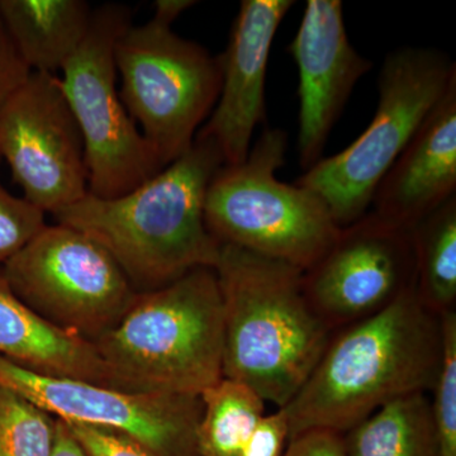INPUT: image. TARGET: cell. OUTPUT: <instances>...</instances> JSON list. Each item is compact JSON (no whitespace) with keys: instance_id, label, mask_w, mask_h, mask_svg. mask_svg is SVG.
Instances as JSON below:
<instances>
[{"instance_id":"obj_10","label":"cell","mask_w":456,"mask_h":456,"mask_svg":"<svg viewBox=\"0 0 456 456\" xmlns=\"http://www.w3.org/2000/svg\"><path fill=\"white\" fill-rule=\"evenodd\" d=\"M0 156L42 212L55 215L89 193L82 132L57 75L31 73L2 104Z\"/></svg>"},{"instance_id":"obj_29","label":"cell","mask_w":456,"mask_h":456,"mask_svg":"<svg viewBox=\"0 0 456 456\" xmlns=\"http://www.w3.org/2000/svg\"><path fill=\"white\" fill-rule=\"evenodd\" d=\"M51 456H86L69 426L60 419H57L55 446Z\"/></svg>"},{"instance_id":"obj_16","label":"cell","mask_w":456,"mask_h":456,"mask_svg":"<svg viewBox=\"0 0 456 456\" xmlns=\"http://www.w3.org/2000/svg\"><path fill=\"white\" fill-rule=\"evenodd\" d=\"M0 356L36 374L108 386L106 368L94 344L36 314L2 275Z\"/></svg>"},{"instance_id":"obj_1","label":"cell","mask_w":456,"mask_h":456,"mask_svg":"<svg viewBox=\"0 0 456 456\" xmlns=\"http://www.w3.org/2000/svg\"><path fill=\"white\" fill-rule=\"evenodd\" d=\"M443 354L441 316L419 302L416 290L338 330L283 407L289 440L312 430L344 435L395 399L431 392Z\"/></svg>"},{"instance_id":"obj_15","label":"cell","mask_w":456,"mask_h":456,"mask_svg":"<svg viewBox=\"0 0 456 456\" xmlns=\"http://www.w3.org/2000/svg\"><path fill=\"white\" fill-rule=\"evenodd\" d=\"M456 196V77L375 191L373 212L411 231Z\"/></svg>"},{"instance_id":"obj_28","label":"cell","mask_w":456,"mask_h":456,"mask_svg":"<svg viewBox=\"0 0 456 456\" xmlns=\"http://www.w3.org/2000/svg\"><path fill=\"white\" fill-rule=\"evenodd\" d=\"M194 0H156L154 17L151 20L165 27H171L180 14L196 5Z\"/></svg>"},{"instance_id":"obj_20","label":"cell","mask_w":456,"mask_h":456,"mask_svg":"<svg viewBox=\"0 0 456 456\" xmlns=\"http://www.w3.org/2000/svg\"><path fill=\"white\" fill-rule=\"evenodd\" d=\"M202 419L197 430L200 456H241L261 417L265 402L253 389L224 379L200 395Z\"/></svg>"},{"instance_id":"obj_4","label":"cell","mask_w":456,"mask_h":456,"mask_svg":"<svg viewBox=\"0 0 456 456\" xmlns=\"http://www.w3.org/2000/svg\"><path fill=\"white\" fill-rule=\"evenodd\" d=\"M93 344L108 387L202 395L224 379V308L215 269L196 268L137 293L117 325Z\"/></svg>"},{"instance_id":"obj_27","label":"cell","mask_w":456,"mask_h":456,"mask_svg":"<svg viewBox=\"0 0 456 456\" xmlns=\"http://www.w3.org/2000/svg\"><path fill=\"white\" fill-rule=\"evenodd\" d=\"M284 456H346L344 436L327 430L303 432L288 441Z\"/></svg>"},{"instance_id":"obj_24","label":"cell","mask_w":456,"mask_h":456,"mask_svg":"<svg viewBox=\"0 0 456 456\" xmlns=\"http://www.w3.org/2000/svg\"><path fill=\"white\" fill-rule=\"evenodd\" d=\"M66 425L73 432L86 456H158L139 441L121 432L93 426Z\"/></svg>"},{"instance_id":"obj_3","label":"cell","mask_w":456,"mask_h":456,"mask_svg":"<svg viewBox=\"0 0 456 456\" xmlns=\"http://www.w3.org/2000/svg\"><path fill=\"white\" fill-rule=\"evenodd\" d=\"M224 308V378L283 408L334 332L311 307L303 270L232 245L215 266Z\"/></svg>"},{"instance_id":"obj_11","label":"cell","mask_w":456,"mask_h":456,"mask_svg":"<svg viewBox=\"0 0 456 456\" xmlns=\"http://www.w3.org/2000/svg\"><path fill=\"white\" fill-rule=\"evenodd\" d=\"M0 386L70 425L121 432L158 456H200V395L126 392L103 384L47 377L0 356Z\"/></svg>"},{"instance_id":"obj_21","label":"cell","mask_w":456,"mask_h":456,"mask_svg":"<svg viewBox=\"0 0 456 456\" xmlns=\"http://www.w3.org/2000/svg\"><path fill=\"white\" fill-rule=\"evenodd\" d=\"M57 419L0 386V456H51Z\"/></svg>"},{"instance_id":"obj_19","label":"cell","mask_w":456,"mask_h":456,"mask_svg":"<svg viewBox=\"0 0 456 456\" xmlns=\"http://www.w3.org/2000/svg\"><path fill=\"white\" fill-rule=\"evenodd\" d=\"M416 294L437 316L456 311V196L411 230Z\"/></svg>"},{"instance_id":"obj_14","label":"cell","mask_w":456,"mask_h":456,"mask_svg":"<svg viewBox=\"0 0 456 456\" xmlns=\"http://www.w3.org/2000/svg\"><path fill=\"white\" fill-rule=\"evenodd\" d=\"M293 0H244L226 53H222L220 97L197 137L212 141L224 165L241 164L254 132L265 121V80L275 33Z\"/></svg>"},{"instance_id":"obj_9","label":"cell","mask_w":456,"mask_h":456,"mask_svg":"<svg viewBox=\"0 0 456 456\" xmlns=\"http://www.w3.org/2000/svg\"><path fill=\"white\" fill-rule=\"evenodd\" d=\"M0 275L36 314L92 342L117 325L137 294L103 246L60 224H46Z\"/></svg>"},{"instance_id":"obj_5","label":"cell","mask_w":456,"mask_h":456,"mask_svg":"<svg viewBox=\"0 0 456 456\" xmlns=\"http://www.w3.org/2000/svg\"><path fill=\"white\" fill-rule=\"evenodd\" d=\"M287 146L283 130L265 128L241 164L224 165L207 189L204 220L221 245L305 272L331 248L341 227L316 193L277 178Z\"/></svg>"},{"instance_id":"obj_12","label":"cell","mask_w":456,"mask_h":456,"mask_svg":"<svg viewBox=\"0 0 456 456\" xmlns=\"http://www.w3.org/2000/svg\"><path fill=\"white\" fill-rule=\"evenodd\" d=\"M303 287L332 332L379 314L416 290L411 231L368 212L341 227L327 253L303 273Z\"/></svg>"},{"instance_id":"obj_6","label":"cell","mask_w":456,"mask_h":456,"mask_svg":"<svg viewBox=\"0 0 456 456\" xmlns=\"http://www.w3.org/2000/svg\"><path fill=\"white\" fill-rule=\"evenodd\" d=\"M455 77V62L443 51L421 46L393 51L380 69L377 110L367 130L338 154L321 159L296 184L316 193L338 227L358 221Z\"/></svg>"},{"instance_id":"obj_26","label":"cell","mask_w":456,"mask_h":456,"mask_svg":"<svg viewBox=\"0 0 456 456\" xmlns=\"http://www.w3.org/2000/svg\"><path fill=\"white\" fill-rule=\"evenodd\" d=\"M31 73L0 16V107L28 79Z\"/></svg>"},{"instance_id":"obj_13","label":"cell","mask_w":456,"mask_h":456,"mask_svg":"<svg viewBox=\"0 0 456 456\" xmlns=\"http://www.w3.org/2000/svg\"><path fill=\"white\" fill-rule=\"evenodd\" d=\"M288 50L298 69L297 151L307 171L323 159L335 123L373 62L351 45L341 0H308Z\"/></svg>"},{"instance_id":"obj_22","label":"cell","mask_w":456,"mask_h":456,"mask_svg":"<svg viewBox=\"0 0 456 456\" xmlns=\"http://www.w3.org/2000/svg\"><path fill=\"white\" fill-rule=\"evenodd\" d=\"M444 354L432 388L431 411L439 456H456V311L441 314Z\"/></svg>"},{"instance_id":"obj_7","label":"cell","mask_w":456,"mask_h":456,"mask_svg":"<svg viewBox=\"0 0 456 456\" xmlns=\"http://www.w3.org/2000/svg\"><path fill=\"white\" fill-rule=\"evenodd\" d=\"M121 97L161 167L193 146L220 97L222 60L171 27L130 26L114 49Z\"/></svg>"},{"instance_id":"obj_17","label":"cell","mask_w":456,"mask_h":456,"mask_svg":"<svg viewBox=\"0 0 456 456\" xmlns=\"http://www.w3.org/2000/svg\"><path fill=\"white\" fill-rule=\"evenodd\" d=\"M0 16L29 70L56 75L86 37L93 9L83 0H0Z\"/></svg>"},{"instance_id":"obj_18","label":"cell","mask_w":456,"mask_h":456,"mask_svg":"<svg viewBox=\"0 0 456 456\" xmlns=\"http://www.w3.org/2000/svg\"><path fill=\"white\" fill-rule=\"evenodd\" d=\"M342 436L346 456H439L428 393L395 399Z\"/></svg>"},{"instance_id":"obj_8","label":"cell","mask_w":456,"mask_h":456,"mask_svg":"<svg viewBox=\"0 0 456 456\" xmlns=\"http://www.w3.org/2000/svg\"><path fill=\"white\" fill-rule=\"evenodd\" d=\"M130 26L125 5L94 9L86 37L60 77L82 132L88 191L99 198L122 196L163 170L117 90L114 49Z\"/></svg>"},{"instance_id":"obj_25","label":"cell","mask_w":456,"mask_h":456,"mask_svg":"<svg viewBox=\"0 0 456 456\" xmlns=\"http://www.w3.org/2000/svg\"><path fill=\"white\" fill-rule=\"evenodd\" d=\"M289 441V428L283 408L264 415L246 443L241 456H284Z\"/></svg>"},{"instance_id":"obj_23","label":"cell","mask_w":456,"mask_h":456,"mask_svg":"<svg viewBox=\"0 0 456 456\" xmlns=\"http://www.w3.org/2000/svg\"><path fill=\"white\" fill-rule=\"evenodd\" d=\"M46 227L45 212L0 184V265L16 256Z\"/></svg>"},{"instance_id":"obj_2","label":"cell","mask_w":456,"mask_h":456,"mask_svg":"<svg viewBox=\"0 0 456 456\" xmlns=\"http://www.w3.org/2000/svg\"><path fill=\"white\" fill-rule=\"evenodd\" d=\"M212 141L196 137L188 152L116 198L86 194L55 213L110 254L137 293L170 284L196 268L215 269L221 244L204 220L207 189L224 167Z\"/></svg>"}]
</instances>
